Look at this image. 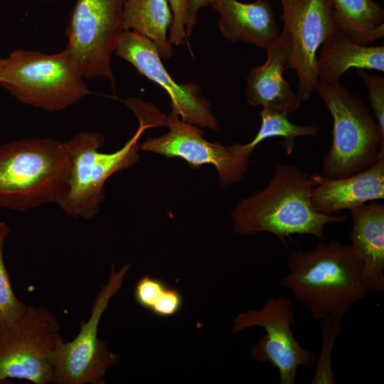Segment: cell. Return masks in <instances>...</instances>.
<instances>
[{"label":"cell","mask_w":384,"mask_h":384,"mask_svg":"<svg viewBox=\"0 0 384 384\" xmlns=\"http://www.w3.org/2000/svg\"><path fill=\"white\" fill-rule=\"evenodd\" d=\"M315 182L311 175L292 164H277L268 185L243 198L231 213L233 230L247 235L269 233L284 244L293 235H311L325 240V226L341 223L345 215H324L310 200Z\"/></svg>","instance_id":"cell-1"},{"label":"cell","mask_w":384,"mask_h":384,"mask_svg":"<svg viewBox=\"0 0 384 384\" xmlns=\"http://www.w3.org/2000/svg\"><path fill=\"white\" fill-rule=\"evenodd\" d=\"M283 288L307 309L311 317L341 319L368 295L362 281V265L350 244L320 241L313 249L289 252Z\"/></svg>","instance_id":"cell-2"},{"label":"cell","mask_w":384,"mask_h":384,"mask_svg":"<svg viewBox=\"0 0 384 384\" xmlns=\"http://www.w3.org/2000/svg\"><path fill=\"white\" fill-rule=\"evenodd\" d=\"M70 152L66 142L23 138L0 145V208L23 212L60 201Z\"/></svg>","instance_id":"cell-3"},{"label":"cell","mask_w":384,"mask_h":384,"mask_svg":"<svg viewBox=\"0 0 384 384\" xmlns=\"http://www.w3.org/2000/svg\"><path fill=\"white\" fill-rule=\"evenodd\" d=\"M314 91L333 119L332 143L321 176L336 179L366 170L384 155V132L361 99L340 82L319 80Z\"/></svg>","instance_id":"cell-4"},{"label":"cell","mask_w":384,"mask_h":384,"mask_svg":"<svg viewBox=\"0 0 384 384\" xmlns=\"http://www.w3.org/2000/svg\"><path fill=\"white\" fill-rule=\"evenodd\" d=\"M136 116L139 122L137 132L114 152L100 151L105 139L97 132L80 131L67 141L70 152L69 176L65 192L58 203L67 215L84 220L95 218L101 209L107 180L139 159L140 137L146 129L159 124L146 114Z\"/></svg>","instance_id":"cell-5"},{"label":"cell","mask_w":384,"mask_h":384,"mask_svg":"<svg viewBox=\"0 0 384 384\" xmlns=\"http://www.w3.org/2000/svg\"><path fill=\"white\" fill-rule=\"evenodd\" d=\"M0 85L19 102L48 112L63 110L90 93L64 50L53 54L14 50L2 58Z\"/></svg>","instance_id":"cell-6"},{"label":"cell","mask_w":384,"mask_h":384,"mask_svg":"<svg viewBox=\"0 0 384 384\" xmlns=\"http://www.w3.org/2000/svg\"><path fill=\"white\" fill-rule=\"evenodd\" d=\"M60 331L55 314L44 306H27L17 320L0 327V383L7 379L54 383Z\"/></svg>","instance_id":"cell-7"},{"label":"cell","mask_w":384,"mask_h":384,"mask_svg":"<svg viewBox=\"0 0 384 384\" xmlns=\"http://www.w3.org/2000/svg\"><path fill=\"white\" fill-rule=\"evenodd\" d=\"M124 0H76L65 29V53L84 78L114 81L111 58L123 29Z\"/></svg>","instance_id":"cell-8"},{"label":"cell","mask_w":384,"mask_h":384,"mask_svg":"<svg viewBox=\"0 0 384 384\" xmlns=\"http://www.w3.org/2000/svg\"><path fill=\"white\" fill-rule=\"evenodd\" d=\"M129 265L116 270L110 268L107 283L97 293L90 315L81 321L77 336L61 343L54 361L56 384H103L107 370L117 363L119 358L108 349L107 343L98 338L101 318L111 299L119 292Z\"/></svg>","instance_id":"cell-9"},{"label":"cell","mask_w":384,"mask_h":384,"mask_svg":"<svg viewBox=\"0 0 384 384\" xmlns=\"http://www.w3.org/2000/svg\"><path fill=\"white\" fill-rule=\"evenodd\" d=\"M296 319L293 304L285 296L271 297L260 310L240 313L234 319L233 333L252 326H260L265 333L252 346V358L269 363L279 373V384H294L299 367L311 368L316 354L302 347L294 337L291 326Z\"/></svg>","instance_id":"cell-10"},{"label":"cell","mask_w":384,"mask_h":384,"mask_svg":"<svg viewBox=\"0 0 384 384\" xmlns=\"http://www.w3.org/2000/svg\"><path fill=\"white\" fill-rule=\"evenodd\" d=\"M283 29L291 48L285 69L298 77L302 102L311 97L319 81L316 56L321 44L337 28L331 0H279Z\"/></svg>","instance_id":"cell-11"},{"label":"cell","mask_w":384,"mask_h":384,"mask_svg":"<svg viewBox=\"0 0 384 384\" xmlns=\"http://www.w3.org/2000/svg\"><path fill=\"white\" fill-rule=\"evenodd\" d=\"M164 125L169 131L158 137H149L139 144V150L171 158H180L191 167L213 165L221 186L240 181L248 166L250 157L240 149L239 143L224 146L203 137L204 132L185 122L174 112L166 117Z\"/></svg>","instance_id":"cell-12"},{"label":"cell","mask_w":384,"mask_h":384,"mask_svg":"<svg viewBox=\"0 0 384 384\" xmlns=\"http://www.w3.org/2000/svg\"><path fill=\"white\" fill-rule=\"evenodd\" d=\"M114 53L132 64L137 72L161 86L170 97L171 112L201 128L218 131V122L208 101L194 82L177 83L161 62L156 46L133 31H124Z\"/></svg>","instance_id":"cell-13"},{"label":"cell","mask_w":384,"mask_h":384,"mask_svg":"<svg viewBox=\"0 0 384 384\" xmlns=\"http://www.w3.org/2000/svg\"><path fill=\"white\" fill-rule=\"evenodd\" d=\"M290 48L289 34L283 29L266 49L265 63L250 70L245 93L250 106H262L287 115L300 108L301 100L282 75Z\"/></svg>","instance_id":"cell-14"},{"label":"cell","mask_w":384,"mask_h":384,"mask_svg":"<svg viewBox=\"0 0 384 384\" xmlns=\"http://www.w3.org/2000/svg\"><path fill=\"white\" fill-rule=\"evenodd\" d=\"M310 192L314 208L324 215L338 213L370 201L384 198V155L365 171L345 178L329 179L313 174Z\"/></svg>","instance_id":"cell-15"},{"label":"cell","mask_w":384,"mask_h":384,"mask_svg":"<svg viewBox=\"0 0 384 384\" xmlns=\"http://www.w3.org/2000/svg\"><path fill=\"white\" fill-rule=\"evenodd\" d=\"M351 247L362 265L368 292H384V204L374 201L351 209Z\"/></svg>","instance_id":"cell-16"},{"label":"cell","mask_w":384,"mask_h":384,"mask_svg":"<svg viewBox=\"0 0 384 384\" xmlns=\"http://www.w3.org/2000/svg\"><path fill=\"white\" fill-rule=\"evenodd\" d=\"M211 6L219 14L220 33L233 43L242 41L266 50L279 34L268 0H215Z\"/></svg>","instance_id":"cell-17"},{"label":"cell","mask_w":384,"mask_h":384,"mask_svg":"<svg viewBox=\"0 0 384 384\" xmlns=\"http://www.w3.org/2000/svg\"><path fill=\"white\" fill-rule=\"evenodd\" d=\"M316 66L319 80L330 84L351 68L384 72V46L356 43L337 27L321 44Z\"/></svg>","instance_id":"cell-18"},{"label":"cell","mask_w":384,"mask_h":384,"mask_svg":"<svg viewBox=\"0 0 384 384\" xmlns=\"http://www.w3.org/2000/svg\"><path fill=\"white\" fill-rule=\"evenodd\" d=\"M172 18L167 0H124V31H133L149 39L164 60L173 54L166 34Z\"/></svg>","instance_id":"cell-19"},{"label":"cell","mask_w":384,"mask_h":384,"mask_svg":"<svg viewBox=\"0 0 384 384\" xmlns=\"http://www.w3.org/2000/svg\"><path fill=\"white\" fill-rule=\"evenodd\" d=\"M337 27L353 41L370 45L384 36V10L372 0H331Z\"/></svg>","instance_id":"cell-20"},{"label":"cell","mask_w":384,"mask_h":384,"mask_svg":"<svg viewBox=\"0 0 384 384\" xmlns=\"http://www.w3.org/2000/svg\"><path fill=\"white\" fill-rule=\"evenodd\" d=\"M287 114L262 108L260 112V127L255 137L247 144H240L242 153L251 157L254 149L262 141L271 137H282L280 144L288 155L295 147L294 139L301 136H318L320 127L317 125L299 126L290 122Z\"/></svg>","instance_id":"cell-21"},{"label":"cell","mask_w":384,"mask_h":384,"mask_svg":"<svg viewBox=\"0 0 384 384\" xmlns=\"http://www.w3.org/2000/svg\"><path fill=\"white\" fill-rule=\"evenodd\" d=\"M134 297L139 306L160 317L176 314L183 304V296L178 289L149 275L142 277L137 282Z\"/></svg>","instance_id":"cell-22"},{"label":"cell","mask_w":384,"mask_h":384,"mask_svg":"<svg viewBox=\"0 0 384 384\" xmlns=\"http://www.w3.org/2000/svg\"><path fill=\"white\" fill-rule=\"evenodd\" d=\"M9 233L7 223L0 221V327L17 320L27 306L14 292L4 259V244Z\"/></svg>","instance_id":"cell-23"},{"label":"cell","mask_w":384,"mask_h":384,"mask_svg":"<svg viewBox=\"0 0 384 384\" xmlns=\"http://www.w3.org/2000/svg\"><path fill=\"white\" fill-rule=\"evenodd\" d=\"M341 319L326 317L321 320V341L319 356L316 358L314 375L310 383L334 384L331 368L332 351L337 336L342 330Z\"/></svg>","instance_id":"cell-24"},{"label":"cell","mask_w":384,"mask_h":384,"mask_svg":"<svg viewBox=\"0 0 384 384\" xmlns=\"http://www.w3.org/2000/svg\"><path fill=\"white\" fill-rule=\"evenodd\" d=\"M356 72L366 85L372 112L384 132V78L366 70L358 69Z\"/></svg>","instance_id":"cell-25"},{"label":"cell","mask_w":384,"mask_h":384,"mask_svg":"<svg viewBox=\"0 0 384 384\" xmlns=\"http://www.w3.org/2000/svg\"><path fill=\"white\" fill-rule=\"evenodd\" d=\"M171 8L173 18L169 28V40L171 45L181 46L187 36L185 31L186 21V0H167Z\"/></svg>","instance_id":"cell-26"},{"label":"cell","mask_w":384,"mask_h":384,"mask_svg":"<svg viewBox=\"0 0 384 384\" xmlns=\"http://www.w3.org/2000/svg\"><path fill=\"white\" fill-rule=\"evenodd\" d=\"M215 0H186V21L185 26L186 34L189 36L197 23V14L198 10L211 5Z\"/></svg>","instance_id":"cell-27"},{"label":"cell","mask_w":384,"mask_h":384,"mask_svg":"<svg viewBox=\"0 0 384 384\" xmlns=\"http://www.w3.org/2000/svg\"><path fill=\"white\" fill-rule=\"evenodd\" d=\"M2 58H1V55H0V67H1V63Z\"/></svg>","instance_id":"cell-28"},{"label":"cell","mask_w":384,"mask_h":384,"mask_svg":"<svg viewBox=\"0 0 384 384\" xmlns=\"http://www.w3.org/2000/svg\"><path fill=\"white\" fill-rule=\"evenodd\" d=\"M47 1H53V0H47Z\"/></svg>","instance_id":"cell-29"}]
</instances>
